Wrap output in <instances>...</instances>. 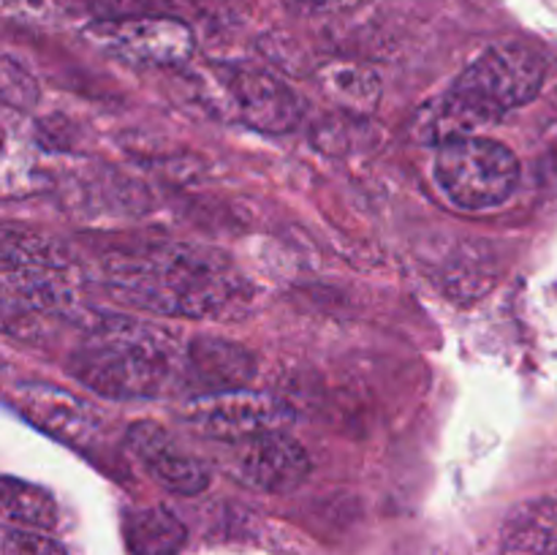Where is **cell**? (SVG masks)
<instances>
[{
  "instance_id": "1",
  "label": "cell",
  "mask_w": 557,
  "mask_h": 555,
  "mask_svg": "<svg viewBox=\"0 0 557 555\" xmlns=\"http://www.w3.org/2000/svg\"><path fill=\"white\" fill-rule=\"evenodd\" d=\"M107 270L125 303L163 316H210L239 294L228 261L194 245H147L112 259Z\"/></svg>"
},
{
  "instance_id": "2",
  "label": "cell",
  "mask_w": 557,
  "mask_h": 555,
  "mask_svg": "<svg viewBox=\"0 0 557 555\" xmlns=\"http://www.w3.org/2000/svg\"><path fill=\"white\" fill-rule=\"evenodd\" d=\"M69 370L76 381L112 400L161 395L185 370V357L169 332L136 321H109L87 332L71 351Z\"/></svg>"
},
{
  "instance_id": "3",
  "label": "cell",
  "mask_w": 557,
  "mask_h": 555,
  "mask_svg": "<svg viewBox=\"0 0 557 555\" xmlns=\"http://www.w3.org/2000/svg\"><path fill=\"white\" fill-rule=\"evenodd\" d=\"M435 180L462 210H490L504 205L520 180V161L500 141L462 136L435 152Z\"/></svg>"
},
{
  "instance_id": "4",
  "label": "cell",
  "mask_w": 557,
  "mask_h": 555,
  "mask_svg": "<svg viewBox=\"0 0 557 555\" xmlns=\"http://www.w3.org/2000/svg\"><path fill=\"white\" fill-rule=\"evenodd\" d=\"M544 63L536 52L520 44H504L479 54L449 90L476 109L490 125L506 112L525 107L542 92Z\"/></svg>"
},
{
  "instance_id": "5",
  "label": "cell",
  "mask_w": 557,
  "mask_h": 555,
  "mask_svg": "<svg viewBox=\"0 0 557 555\" xmlns=\"http://www.w3.org/2000/svg\"><path fill=\"white\" fill-rule=\"evenodd\" d=\"M183 419L207 439L239 444L272 430H286L292 424V408L264 392L223 390L196 395L185 403Z\"/></svg>"
},
{
  "instance_id": "6",
  "label": "cell",
  "mask_w": 557,
  "mask_h": 555,
  "mask_svg": "<svg viewBox=\"0 0 557 555\" xmlns=\"http://www.w3.org/2000/svg\"><path fill=\"white\" fill-rule=\"evenodd\" d=\"M96 49L131 65H180L194 54V33L172 16H120L85 30Z\"/></svg>"
},
{
  "instance_id": "7",
  "label": "cell",
  "mask_w": 557,
  "mask_h": 555,
  "mask_svg": "<svg viewBox=\"0 0 557 555\" xmlns=\"http://www.w3.org/2000/svg\"><path fill=\"white\" fill-rule=\"evenodd\" d=\"M221 87L234 114L256 131L283 134V131L297 128L302 118V103L297 92L283 85L275 74L256 65L221 69Z\"/></svg>"
},
{
  "instance_id": "8",
  "label": "cell",
  "mask_w": 557,
  "mask_h": 555,
  "mask_svg": "<svg viewBox=\"0 0 557 555\" xmlns=\"http://www.w3.org/2000/svg\"><path fill=\"white\" fill-rule=\"evenodd\" d=\"M20 417L63 444L87 449L101 435V417L90 403L52 384H16L9 395Z\"/></svg>"
},
{
  "instance_id": "9",
  "label": "cell",
  "mask_w": 557,
  "mask_h": 555,
  "mask_svg": "<svg viewBox=\"0 0 557 555\" xmlns=\"http://www.w3.org/2000/svg\"><path fill=\"white\" fill-rule=\"evenodd\" d=\"M234 446H237L232 462L234 473L248 488L261 490V493H292L310 473L308 452L286 430L261 433Z\"/></svg>"
},
{
  "instance_id": "10",
  "label": "cell",
  "mask_w": 557,
  "mask_h": 555,
  "mask_svg": "<svg viewBox=\"0 0 557 555\" xmlns=\"http://www.w3.org/2000/svg\"><path fill=\"white\" fill-rule=\"evenodd\" d=\"M128 449L161 488L177 495H199L210 484V471L199 457L188 455L163 424L141 419L128 428Z\"/></svg>"
},
{
  "instance_id": "11",
  "label": "cell",
  "mask_w": 557,
  "mask_h": 555,
  "mask_svg": "<svg viewBox=\"0 0 557 555\" xmlns=\"http://www.w3.org/2000/svg\"><path fill=\"white\" fill-rule=\"evenodd\" d=\"M185 373L210 392L239 390L253 375V357L232 341L199 337L185 354Z\"/></svg>"
},
{
  "instance_id": "12",
  "label": "cell",
  "mask_w": 557,
  "mask_h": 555,
  "mask_svg": "<svg viewBox=\"0 0 557 555\" xmlns=\"http://www.w3.org/2000/svg\"><path fill=\"white\" fill-rule=\"evenodd\" d=\"M500 555H557V501L515 506L500 528Z\"/></svg>"
},
{
  "instance_id": "13",
  "label": "cell",
  "mask_w": 557,
  "mask_h": 555,
  "mask_svg": "<svg viewBox=\"0 0 557 555\" xmlns=\"http://www.w3.org/2000/svg\"><path fill=\"white\" fill-rule=\"evenodd\" d=\"M185 539V526L163 506H145L125 517V547L131 555H177Z\"/></svg>"
},
{
  "instance_id": "14",
  "label": "cell",
  "mask_w": 557,
  "mask_h": 555,
  "mask_svg": "<svg viewBox=\"0 0 557 555\" xmlns=\"http://www.w3.org/2000/svg\"><path fill=\"white\" fill-rule=\"evenodd\" d=\"M0 506H3L5 526L44 531V528H54V522H58V504H54L52 495L44 488L14 477L3 479Z\"/></svg>"
},
{
  "instance_id": "15",
  "label": "cell",
  "mask_w": 557,
  "mask_h": 555,
  "mask_svg": "<svg viewBox=\"0 0 557 555\" xmlns=\"http://www.w3.org/2000/svg\"><path fill=\"white\" fill-rule=\"evenodd\" d=\"M324 87L348 109H373L381 96L379 76L362 65H330L324 69Z\"/></svg>"
},
{
  "instance_id": "16",
  "label": "cell",
  "mask_w": 557,
  "mask_h": 555,
  "mask_svg": "<svg viewBox=\"0 0 557 555\" xmlns=\"http://www.w3.org/2000/svg\"><path fill=\"white\" fill-rule=\"evenodd\" d=\"M0 555H69L54 539L33 528L5 526L0 539Z\"/></svg>"
},
{
  "instance_id": "17",
  "label": "cell",
  "mask_w": 557,
  "mask_h": 555,
  "mask_svg": "<svg viewBox=\"0 0 557 555\" xmlns=\"http://www.w3.org/2000/svg\"><path fill=\"white\" fill-rule=\"evenodd\" d=\"M38 98V85L14 58H3V101L9 107H30Z\"/></svg>"
},
{
  "instance_id": "18",
  "label": "cell",
  "mask_w": 557,
  "mask_h": 555,
  "mask_svg": "<svg viewBox=\"0 0 557 555\" xmlns=\"http://www.w3.org/2000/svg\"><path fill=\"white\" fill-rule=\"evenodd\" d=\"M308 9H335V5H343L346 0H299Z\"/></svg>"
}]
</instances>
